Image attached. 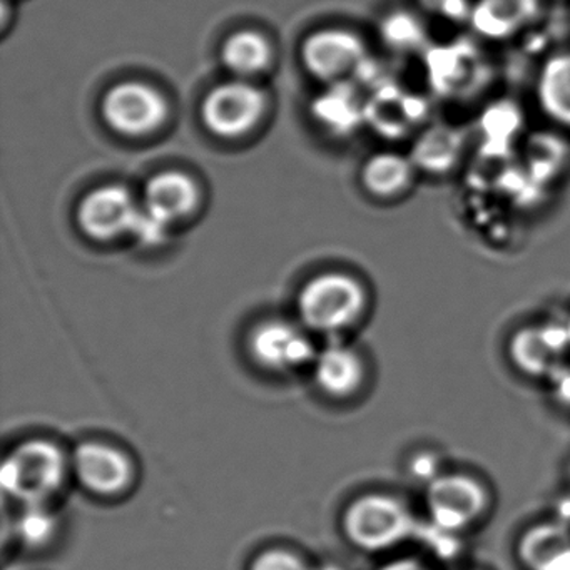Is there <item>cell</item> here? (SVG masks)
<instances>
[{"instance_id": "52a82bcc", "label": "cell", "mask_w": 570, "mask_h": 570, "mask_svg": "<svg viewBox=\"0 0 570 570\" xmlns=\"http://www.w3.org/2000/svg\"><path fill=\"white\" fill-rule=\"evenodd\" d=\"M168 111L165 96L138 81L115 86L101 102L106 125L128 138H142L158 131L168 119Z\"/></svg>"}, {"instance_id": "f1b7e54d", "label": "cell", "mask_w": 570, "mask_h": 570, "mask_svg": "<svg viewBox=\"0 0 570 570\" xmlns=\"http://www.w3.org/2000/svg\"><path fill=\"white\" fill-rule=\"evenodd\" d=\"M376 570H430L425 563L420 562L416 559H395L390 562L383 563L380 569Z\"/></svg>"}, {"instance_id": "7c38bea8", "label": "cell", "mask_w": 570, "mask_h": 570, "mask_svg": "<svg viewBox=\"0 0 570 570\" xmlns=\"http://www.w3.org/2000/svg\"><path fill=\"white\" fill-rule=\"evenodd\" d=\"M141 208L128 189L119 185H105L92 189L78 208V225L86 236L96 242H111L119 236L132 235Z\"/></svg>"}, {"instance_id": "9c48e42d", "label": "cell", "mask_w": 570, "mask_h": 570, "mask_svg": "<svg viewBox=\"0 0 570 570\" xmlns=\"http://www.w3.org/2000/svg\"><path fill=\"white\" fill-rule=\"evenodd\" d=\"M71 475L86 492L101 499H115L131 489L136 465L119 446L88 440L72 450Z\"/></svg>"}, {"instance_id": "44dd1931", "label": "cell", "mask_w": 570, "mask_h": 570, "mask_svg": "<svg viewBox=\"0 0 570 570\" xmlns=\"http://www.w3.org/2000/svg\"><path fill=\"white\" fill-rule=\"evenodd\" d=\"M537 101L547 118L570 129V51L550 56L537 76Z\"/></svg>"}, {"instance_id": "8992f818", "label": "cell", "mask_w": 570, "mask_h": 570, "mask_svg": "<svg viewBox=\"0 0 570 570\" xmlns=\"http://www.w3.org/2000/svg\"><path fill=\"white\" fill-rule=\"evenodd\" d=\"M266 111V95L246 79L223 82L206 95L202 119L218 138L236 139L258 126Z\"/></svg>"}, {"instance_id": "7402d4cb", "label": "cell", "mask_w": 570, "mask_h": 570, "mask_svg": "<svg viewBox=\"0 0 570 570\" xmlns=\"http://www.w3.org/2000/svg\"><path fill=\"white\" fill-rule=\"evenodd\" d=\"M272 59V45L265 36L255 31L235 32L222 48L223 66L238 79L262 75Z\"/></svg>"}, {"instance_id": "7a4b0ae2", "label": "cell", "mask_w": 570, "mask_h": 570, "mask_svg": "<svg viewBox=\"0 0 570 570\" xmlns=\"http://www.w3.org/2000/svg\"><path fill=\"white\" fill-rule=\"evenodd\" d=\"M296 305L306 330L335 335L352 328L363 318L368 295L355 276L323 273L303 286Z\"/></svg>"}, {"instance_id": "d6986e66", "label": "cell", "mask_w": 570, "mask_h": 570, "mask_svg": "<svg viewBox=\"0 0 570 570\" xmlns=\"http://www.w3.org/2000/svg\"><path fill=\"white\" fill-rule=\"evenodd\" d=\"M366 98L355 81L332 82L313 102V118L333 135H352L365 125Z\"/></svg>"}, {"instance_id": "4dcf8cb0", "label": "cell", "mask_w": 570, "mask_h": 570, "mask_svg": "<svg viewBox=\"0 0 570 570\" xmlns=\"http://www.w3.org/2000/svg\"><path fill=\"white\" fill-rule=\"evenodd\" d=\"M567 330H569V336H570V322L567 323Z\"/></svg>"}, {"instance_id": "ac0fdd59", "label": "cell", "mask_w": 570, "mask_h": 570, "mask_svg": "<svg viewBox=\"0 0 570 570\" xmlns=\"http://www.w3.org/2000/svg\"><path fill=\"white\" fill-rule=\"evenodd\" d=\"M517 557L525 570H570V530L559 522H540L523 530Z\"/></svg>"}, {"instance_id": "cb8c5ba5", "label": "cell", "mask_w": 570, "mask_h": 570, "mask_svg": "<svg viewBox=\"0 0 570 570\" xmlns=\"http://www.w3.org/2000/svg\"><path fill=\"white\" fill-rule=\"evenodd\" d=\"M522 126V115L512 102H497L490 106L480 119V135L485 156H505L510 151V146L515 142Z\"/></svg>"}, {"instance_id": "9a60e30c", "label": "cell", "mask_w": 570, "mask_h": 570, "mask_svg": "<svg viewBox=\"0 0 570 570\" xmlns=\"http://www.w3.org/2000/svg\"><path fill=\"white\" fill-rule=\"evenodd\" d=\"M313 380L323 395L335 400L355 396L365 385L366 366L355 348L333 343L320 350L312 365Z\"/></svg>"}, {"instance_id": "ffe728a7", "label": "cell", "mask_w": 570, "mask_h": 570, "mask_svg": "<svg viewBox=\"0 0 570 570\" xmlns=\"http://www.w3.org/2000/svg\"><path fill=\"white\" fill-rule=\"evenodd\" d=\"M415 165L410 156L395 151L376 153L362 168V185L379 199H400L416 185Z\"/></svg>"}, {"instance_id": "30bf717a", "label": "cell", "mask_w": 570, "mask_h": 570, "mask_svg": "<svg viewBox=\"0 0 570 570\" xmlns=\"http://www.w3.org/2000/svg\"><path fill=\"white\" fill-rule=\"evenodd\" d=\"M429 101L393 81L376 86L366 96L365 125L386 139H403L422 131Z\"/></svg>"}, {"instance_id": "83f0119b", "label": "cell", "mask_w": 570, "mask_h": 570, "mask_svg": "<svg viewBox=\"0 0 570 570\" xmlns=\"http://www.w3.org/2000/svg\"><path fill=\"white\" fill-rule=\"evenodd\" d=\"M416 4L426 14L452 24L469 22L473 8L472 0H416Z\"/></svg>"}, {"instance_id": "6da1fadb", "label": "cell", "mask_w": 570, "mask_h": 570, "mask_svg": "<svg viewBox=\"0 0 570 570\" xmlns=\"http://www.w3.org/2000/svg\"><path fill=\"white\" fill-rule=\"evenodd\" d=\"M71 475V455L49 439H29L6 456L2 489L22 505H48Z\"/></svg>"}, {"instance_id": "4316f807", "label": "cell", "mask_w": 570, "mask_h": 570, "mask_svg": "<svg viewBox=\"0 0 570 570\" xmlns=\"http://www.w3.org/2000/svg\"><path fill=\"white\" fill-rule=\"evenodd\" d=\"M248 570H313L298 553L288 549H268L259 552Z\"/></svg>"}, {"instance_id": "e0dca14e", "label": "cell", "mask_w": 570, "mask_h": 570, "mask_svg": "<svg viewBox=\"0 0 570 570\" xmlns=\"http://www.w3.org/2000/svg\"><path fill=\"white\" fill-rule=\"evenodd\" d=\"M539 9V0H476L469 24L480 38L507 41L529 28Z\"/></svg>"}, {"instance_id": "d4e9b609", "label": "cell", "mask_w": 570, "mask_h": 570, "mask_svg": "<svg viewBox=\"0 0 570 570\" xmlns=\"http://www.w3.org/2000/svg\"><path fill=\"white\" fill-rule=\"evenodd\" d=\"M380 38L386 48L402 55L423 52L430 48L429 28L419 14L412 11H393L380 22Z\"/></svg>"}, {"instance_id": "4fadbf2b", "label": "cell", "mask_w": 570, "mask_h": 570, "mask_svg": "<svg viewBox=\"0 0 570 570\" xmlns=\"http://www.w3.org/2000/svg\"><path fill=\"white\" fill-rule=\"evenodd\" d=\"M570 336L567 325H530L510 338L509 356L519 372L532 379L552 380L567 366Z\"/></svg>"}, {"instance_id": "277c9868", "label": "cell", "mask_w": 570, "mask_h": 570, "mask_svg": "<svg viewBox=\"0 0 570 570\" xmlns=\"http://www.w3.org/2000/svg\"><path fill=\"white\" fill-rule=\"evenodd\" d=\"M423 58L430 89L445 101H470L482 95L492 81L489 58L470 39L432 45Z\"/></svg>"}, {"instance_id": "2e32d148", "label": "cell", "mask_w": 570, "mask_h": 570, "mask_svg": "<svg viewBox=\"0 0 570 570\" xmlns=\"http://www.w3.org/2000/svg\"><path fill=\"white\" fill-rule=\"evenodd\" d=\"M199 188L191 176L181 171H163L146 185L145 209L153 218L169 226L188 218L199 205Z\"/></svg>"}, {"instance_id": "484cf974", "label": "cell", "mask_w": 570, "mask_h": 570, "mask_svg": "<svg viewBox=\"0 0 570 570\" xmlns=\"http://www.w3.org/2000/svg\"><path fill=\"white\" fill-rule=\"evenodd\" d=\"M58 532V517L48 505H26L16 523V533L28 547H45Z\"/></svg>"}, {"instance_id": "3957f363", "label": "cell", "mask_w": 570, "mask_h": 570, "mask_svg": "<svg viewBox=\"0 0 570 570\" xmlns=\"http://www.w3.org/2000/svg\"><path fill=\"white\" fill-rule=\"evenodd\" d=\"M342 529L356 549L380 553L410 539L415 530V517L396 497L370 492L348 503L343 512Z\"/></svg>"}, {"instance_id": "603a6c76", "label": "cell", "mask_w": 570, "mask_h": 570, "mask_svg": "<svg viewBox=\"0 0 570 570\" xmlns=\"http://www.w3.org/2000/svg\"><path fill=\"white\" fill-rule=\"evenodd\" d=\"M525 175L539 188L543 183H552L570 161V148L556 135H537L527 139Z\"/></svg>"}, {"instance_id": "8fae6325", "label": "cell", "mask_w": 570, "mask_h": 570, "mask_svg": "<svg viewBox=\"0 0 570 570\" xmlns=\"http://www.w3.org/2000/svg\"><path fill=\"white\" fill-rule=\"evenodd\" d=\"M365 41L346 29H323L305 39L302 59L309 75L322 81H348L368 59Z\"/></svg>"}, {"instance_id": "5bb4252c", "label": "cell", "mask_w": 570, "mask_h": 570, "mask_svg": "<svg viewBox=\"0 0 570 570\" xmlns=\"http://www.w3.org/2000/svg\"><path fill=\"white\" fill-rule=\"evenodd\" d=\"M469 148V135L460 126L435 122L416 135L410 159L422 175L446 176L455 171Z\"/></svg>"}, {"instance_id": "f546056e", "label": "cell", "mask_w": 570, "mask_h": 570, "mask_svg": "<svg viewBox=\"0 0 570 570\" xmlns=\"http://www.w3.org/2000/svg\"><path fill=\"white\" fill-rule=\"evenodd\" d=\"M552 382H556L557 385V395L560 399L566 400V402H570V368L569 366H563L556 376H553Z\"/></svg>"}, {"instance_id": "5b68a950", "label": "cell", "mask_w": 570, "mask_h": 570, "mask_svg": "<svg viewBox=\"0 0 570 570\" xmlns=\"http://www.w3.org/2000/svg\"><path fill=\"white\" fill-rule=\"evenodd\" d=\"M425 505L436 529L456 533L469 530L485 515L490 495L476 476L442 473L430 479Z\"/></svg>"}, {"instance_id": "ba28073f", "label": "cell", "mask_w": 570, "mask_h": 570, "mask_svg": "<svg viewBox=\"0 0 570 570\" xmlns=\"http://www.w3.org/2000/svg\"><path fill=\"white\" fill-rule=\"evenodd\" d=\"M248 352L259 368L269 373H295L312 368L318 350L305 330L286 320H266L252 330Z\"/></svg>"}]
</instances>
